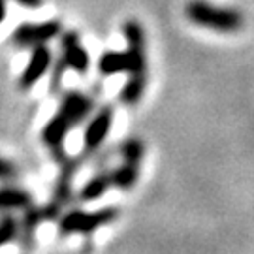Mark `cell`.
Returning a JSON list of instances; mask_svg holds the SVG:
<instances>
[{
    "label": "cell",
    "instance_id": "cell-4",
    "mask_svg": "<svg viewBox=\"0 0 254 254\" xmlns=\"http://www.w3.org/2000/svg\"><path fill=\"white\" fill-rule=\"evenodd\" d=\"M119 217L117 207H102L98 211H81V209H72L64 213L63 217L57 218L59 224V234L61 236H70V234H91L102 226H108L115 222Z\"/></svg>",
    "mask_w": 254,
    "mask_h": 254
},
{
    "label": "cell",
    "instance_id": "cell-1",
    "mask_svg": "<svg viewBox=\"0 0 254 254\" xmlns=\"http://www.w3.org/2000/svg\"><path fill=\"white\" fill-rule=\"evenodd\" d=\"M123 34L127 40L125 51H104L98 59V72L102 75L127 73V83L119 92V100L125 106H136L141 100L147 87V42L143 27L128 19L123 25Z\"/></svg>",
    "mask_w": 254,
    "mask_h": 254
},
{
    "label": "cell",
    "instance_id": "cell-12",
    "mask_svg": "<svg viewBox=\"0 0 254 254\" xmlns=\"http://www.w3.org/2000/svg\"><path fill=\"white\" fill-rule=\"evenodd\" d=\"M46 220L44 217V209L30 203L27 209H23V218H21V224H19V237L23 245H30L32 237H34V232L36 228Z\"/></svg>",
    "mask_w": 254,
    "mask_h": 254
},
{
    "label": "cell",
    "instance_id": "cell-6",
    "mask_svg": "<svg viewBox=\"0 0 254 254\" xmlns=\"http://www.w3.org/2000/svg\"><path fill=\"white\" fill-rule=\"evenodd\" d=\"M63 32V25L57 19H49V21H42V23H21L15 30H13V44L21 49L25 47H36L44 46L49 40L61 36Z\"/></svg>",
    "mask_w": 254,
    "mask_h": 254
},
{
    "label": "cell",
    "instance_id": "cell-19",
    "mask_svg": "<svg viewBox=\"0 0 254 254\" xmlns=\"http://www.w3.org/2000/svg\"><path fill=\"white\" fill-rule=\"evenodd\" d=\"M6 19V0H0V25Z\"/></svg>",
    "mask_w": 254,
    "mask_h": 254
},
{
    "label": "cell",
    "instance_id": "cell-3",
    "mask_svg": "<svg viewBox=\"0 0 254 254\" xmlns=\"http://www.w3.org/2000/svg\"><path fill=\"white\" fill-rule=\"evenodd\" d=\"M185 17L196 27L207 28L220 34L239 32L245 25V15L237 8L215 6L207 0H190L185 6Z\"/></svg>",
    "mask_w": 254,
    "mask_h": 254
},
{
    "label": "cell",
    "instance_id": "cell-16",
    "mask_svg": "<svg viewBox=\"0 0 254 254\" xmlns=\"http://www.w3.org/2000/svg\"><path fill=\"white\" fill-rule=\"evenodd\" d=\"M17 177H19L17 166L11 162V160H8V158L0 156V181L11 183V181H15Z\"/></svg>",
    "mask_w": 254,
    "mask_h": 254
},
{
    "label": "cell",
    "instance_id": "cell-5",
    "mask_svg": "<svg viewBox=\"0 0 254 254\" xmlns=\"http://www.w3.org/2000/svg\"><path fill=\"white\" fill-rule=\"evenodd\" d=\"M61 175L55 183L53 189V198L49 200V203L44 205V217L46 220H57L61 217L63 207L70 201L73 190V179H75V172H77V160L75 158H66L61 160Z\"/></svg>",
    "mask_w": 254,
    "mask_h": 254
},
{
    "label": "cell",
    "instance_id": "cell-8",
    "mask_svg": "<svg viewBox=\"0 0 254 254\" xmlns=\"http://www.w3.org/2000/svg\"><path fill=\"white\" fill-rule=\"evenodd\" d=\"M61 47H63V55L61 59L64 61L68 70H73L79 75H85L89 72L91 66V55L83 47L81 38L75 30H68L61 36Z\"/></svg>",
    "mask_w": 254,
    "mask_h": 254
},
{
    "label": "cell",
    "instance_id": "cell-9",
    "mask_svg": "<svg viewBox=\"0 0 254 254\" xmlns=\"http://www.w3.org/2000/svg\"><path fill=\"white\" fill-rule=\"evenodd\" d=\"M51 63H53V57H51V51L47 49V46H36L32 47V55L28 59L25 70L19 77V87L23 91H30L34 85H36L51 68Z\"/></svg>",
    "mask_w": 254,
    "mask_h": 254
},
{
    "label": "cell",
    "instance_id": "cell-7",
    "mask_svg": "<svg viewBox=\"0 0 254 254\" xmlns=\"http://www.w3.org/2000/svg\"><path fill=\"white\" fill-rule=\"evenodd\" d=\"M113 125V108L111 106H102L87 123V127L83 130V145L87 153L98 151L104 141L108 139L109 130Z\"/></svg>",
    "mask_w": 254,
    "mask_h": 254
},
{
    "label": "cell",
    "instance_id": "cell-2",
    "mask_svg": "<svg viewBox=\"0 0 254 254\" xmlns=\"http://www.w3.org/2000/svg\"><path fill=\"white\" fill-rule=\"evenodd\" d=\"M92 111V100L79 91H68L61 100V106L42 130V141L53 153L55 158H63L64 139L73 127H77Z\"/></svg>",
    "mask_w": 254,
    "mask_h": 254
},
{
    "label": "cell",
    "instance_id": "cell-13",
    "mask_svg": "<svg viewBox=\"0 0 254 254\" xmlns=\"http://www.w3.org/2000/svg\"><path fill=\"white\" fill-rule=\"evenodd\" d=\"M139 179V164L121 162L115 170H111V185L121 190H132Z\"/></svg>",
    "mask_w": 254,
    "mask_h": 254
},
{
    "label": "cell",
    "instance_id": "cell-15",
    "mask_svg": "<svg viewBox=\"0 0 254 254\" xmlns=\"http://www.w3.org/2000/svg\"><path fill=\"white\" fill-rule=\"evenodd\" d=\"M19 237V222L11 215L0 218V247L8 245Z\"/></svg>",
    "mask_w": 254,
    "mask_h": 254
},
{
    "label": "cell",
    "instance_id": "cell-14",
    "mask_svg": "<svg viewBox=\"0 0 254 254\" xmlns=\"http://www.w3.org/2000/svg\"><path fill=\"white\" fill-rule=\"evenodd\" d=\"M119 153H121V158L125 162H134L141 166V160L145 156V145H143V141L139 137H128L121 143Z\"/></svg>",
    "mask_w": 254,
    "mask_h": 254
},
{
    "label": "cell",
    "instance_id": "cell-10",
    "mask_svg": "<svg viewBox=\"0 0 254 254\" xmlns=\"http://www.w3.org/2000/svg\"><path fill=\"white\" fill-rule=\"evenodd\" d=\"M32 203V194L27 189L6 185L0 187V213H11V211H23Z\"/></svg>",
    "mask_w": 254,
    "mask_h": 254
},
{
    "label": "cell",
    "instance_id": "cell-18",
    "mask_svg": "<svg viewBox=\"0 0 254 254\" xmlns=\"http://www.w3.org/2000/svg\"><path fill=\"white\" fill-rule=\"evenodd\" d=\"M15 2H17L19 6H25V8L34 9V8H40L44 0H15Z\"/></svg>",
    "mask_w": 254,
    "mask_h": 254
},
{
    "label": "cell",
    "instance_id": "cell-17",
    "mask_svg": "<svg viewBox=\"0 0 254 254\" xmlns=\"http://www.w3.org/2000/svg\"><path fill=\"white\" fill-rule=\"evenodd\" d=\"M68 68H66V64H64L63 59H59L57 63H55V68H53V73H51V83H49V92L55 94V92L61 89V81H63V75Z\"/></svg>",
    "mask_w": 254,
    "mask_h": 254
},
{
    "label": "cell",
    "instance_id": "cell-11",
    "mask_svg": "<svg viewBox=\"0 0 254 254\" xmlns=\"http://www.w3.org/2000/svg\"><path fill=\"white\" fill-rule=\"evenodd\" d=\"M111 172H98L87 179V183L79 189V200L81 201H96L111 189Z\"/></svg>",
    "mask_w": 254,
    "mask_h": 254
}]
</instances>
